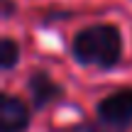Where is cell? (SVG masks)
<instances>
[{
    "label": "cell",
    "mask_w": 132,
    "mask_h": 132,
    "mask_svg": "<svg viewBox=\"0 0 132 132\" xmlns=\"http://www.w3.org/2000/svg\"><path fill=\"white\" fill-rule=\"evenodd\" d=\"M71 54L81 66L108 71L122 59V34L115 24H90L73 37Z\"/></svg>",
    "instance_id": "1"
},
{
    "label": "cell",
    "mask_w": 132,
    "mask_h": 132,
    "mask_svg": "<svg viewBox=\"0 0 132 132\" xmlns=\"http://www.w3.org/2000/svg\"><path fill=\"white\" fill-rule=\"evenodd\" d=\"M95 115L100 122L113 125V127H130L132 125V88H120L115 93L105 95L95 105Z\"/></svg>",
    "instance_id": "2"
},
{
    "label": "cell",
    "mask_w": 132,
    "mask_h": 132,
    "mask_svg": "<svg viewBox=\"0 0 132 132\" xmlns=\"http://www.w3.org/2000/svg\"><path fill=\"white\" fill-rule=\"evenodd\" d=\"M29 127V108L17 95H0V132H27Z\"/></svg>",
    "instance_id": "3"
},
{
    "label": "cell",
    "mask_w": 132,
    "mask_h": 132,
    "mask_svg": "<svg viewBox=\"0 0 132 132\" xmlns=\"http://www.w3.org/2000/svg\"><path fill=\"white\" fill-rule=\"evenodd\" d=\"M27 90L32 95V105L37 110H42L47 105H52L54 100L64 98V86L56 83L47 71H32V76L27 81Z\"/></svg>",
    "instance_id": "4"
},
{
    "label": "cell",
    "mask_w": 132,
    "mask_h": 132,
    "mask_svg": "<svg viewBox=\"0 0 132 132\" xmlns=\"http://www.w3.org/2000/svg\"><path fill=\"white\" fill-rule=\"evenodd\" d=\"M20 61V47L15 39L5 37L3 42H0V66H3V71H10L15 69Z\"/></svg>",
    "instance_id": "5"
},
{
    "label": "cell",
    "mask_w": 132,
    "mask_h": 132,
    "mask_svg": "<svg viewBox=\"0 0 132 132\" xmlns=\"http://www.w3.org/2000/svg\"><path fill=\"white\" fill-rule=\"evenodd\" d=\"M71 132H125V130H120V127H113V125H105V122H83V125H78V127H73Z\"/></svg>",
    "instance_id": "6"
}]
</instances>
